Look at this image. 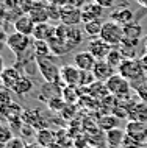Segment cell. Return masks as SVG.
<instances>
[{
	"mask_svg": "<svg viewBox=\"0 0 147 148\" xmlns=\"http://www.w3.org/2000/svg\"><path fill=\"white\" fill-rule=\"evenodd\" d=\"M35 28H36V22H35L27 13L21 14L14 21V31H17V33H21V34H25V36L33 38Z\"/></svg>",
	"mask_w": 147,
	"mask_h": 148,
	"instance_id": "15",
	"label": "cell"
},
{
	"mask_svg": "<svg viewBox=\"0 0 147 148\" xmlns=\"http://www.w3.org/2000/svg\"><path fill=\"white\" fill-rule=\"evenodd\" d=\"M49 47H50V51H52V56H63L67 51H70V47L67 45L63 39H59L58 36H53V38L50 39Z\"/></svg>",
	"mask_w": 147,
	"mask_h": 148,
	"instance_id": "26",
	"label": "cell"
},
{
	"mask_svg": "<svg viewBox=\"0 0 147 148\" xmlns=\"http://www.w3.org/2000/svg\"><path fill=\"white\" fill-rule=\"evenodd\" d=\"M92 2H96L97 5H100V6L105 8V10H108V8H113L116 5L117 0H92Z\"/></svg>",
	"mask_w": 147,
	"mask_h": 148,
	"instance_id": "37",
	"label": "cell"
},
{
	"mask_svg": "<svg viewBox=\"0 0 147 148\" xmlns=\"http://www.w3.org/2000/svg\"><path fill=\"white\" fill-rule=\"evenodd\" d=\"M88 148H97V147H88Z\"/></svg>",
	"mask_w": 147,
	"mask_h": 148,
	"instance_id": "46",
	"label": "cell"
},
{
	"mask_svg": "<svg viewBox=\"0 0 147 148\" xmlns=\"http://www.w3.org/2000/svg\"><path fill=\"white\" fill-rule=\"evenodd\" d=\"M22 112L23 109L14 101L0 105V117L5 119L11 126H14L16 122H22Z\"/></svg>",
	"mask_w": 147,
	"mask_h": 148,
	"instance_id": "8",
	"label": "cell"
},
{
	"mask_svg": "<svg viewBox=\"0 0 147 148\" xmlns=\"http://www.w3.org/2000/svg\"><path fill=\"white\" fill-rule=\"evenodd\" d=\"M13 137H14L13 130L10 126L3 125V123H0V143H8Z\"/></svg>",
	"mask_w": 147,
	"mask_h": 148,
	"instance_id": "34",
	"label": "cell"
},
{
	"mask_svg": "<svg viewBox=\"0 0 147 148\" xmlns=\"http://www.w3.org/2000/svg\"><path fill=\"white\" fill-rule=\"evenodd\" d=\"M72 147L74 148H88L89 147V139H88V136H86V133H80V134L75 136L74 140H72Z\"/></svg>",
	"mask_w": 147,
	"mask_h": 148,
	"instance_id": "33",
	"label": "cell"
},
{
	"mask_svg": "<svg viewBox=\"0 0 147 148\" xmlns=\"http://www.w3.org/2000/svg\"><path fill=\"white\" fill-rule=\"evenodd\" d=\"M33 53H35V58H39V56H52L49 42L35 41V44H33Z\"/></svg>",
	"mask_w": 147,
	"mask_h": 148,
	"instance_id": "31",
	"label": "cell"
},
{
	"mask_svg": "<svg viewBox=\"0 0 147 148\" xmlns=\"http://www.w3.org/2000/svg\"><path fill=\"white\" fill-rule=\"evenodd\" d=\"M31 2H44V0H31Z\"/></svg>",
	"mask_w": 147,
	"mask_h": 148,
	"instance_id": "45",
	"label": "cell"
},
{
	"mask_svg": "<svg viewBox=\"0 0 147 148\" xmlns=\"http://www.w3.org/2000/svg\"><path fill=\"white\" fill-rule=\"evenodd\" d=\"M117 73L121 75V77H124L125 79H128L130 83H138L146 77V72L142 70L138 58L124 59V61L121 62V66H119V69H117Z\"/></svg>",
	"mask_w": 147,
	"mask_h": 148,
	"instance_id": "2",
	"label": "cell"
},
{
	"mask_svg": "<svg viewBox=\"0 0 147 148\" xmlns=\"http://www.w3.org/2000/svg\"><path fill=\"white\" fill-rule=\"evenodd\" d=\"M141 44H142V49H144V51H147V34L144 36V38H142Z\"/></svg>",
	"mask_w": 147,
	"mask_h": 148,
	"instance_id": "41",
	"label": "cell"
},
{
	"mask_svg": "<svg viewBox=\"0 0 147 148\" xmlns=\"http://www.w3.org/2000/svg\"><path fill=\"white\" fill-rule=\"evenodd\" d=\"M8 148H25L27 147V142L25 139H22L21 136H17V137H13L10 142L6 143Z\"/></svg>",
	"mask_w": 147,
	"mask_h": 148,
	"instance_id": "36",
	"label": "cell"
},
{
	"mask_svg": "<svg viewBox=\"0 0 147 148\" xmlns=\"http://www.w3.org/2000/svg\"><path fill=\"white\" fill-rule=\"evenodd\" d=\"M66 106H67V103L64 101V98L61 97V94L52 97L49 101H47V108H49L52 112H63Z\"/></svg>",
	"mask_w": 147,
	"mask_h": 148,
	"instance_id": "30",
	"label": "cell"
},
{
	"mask_svg": "<svg viewBox=\"0 0 147 148\" xmlns=\"http://www.w3.org/2000/svg\"><path fill=\"white\" fill-rule=\"evenodd\" d=\"M136 2L139 3L142 8H146V10H147V0H136Z\"/></svg>",
	"mask_w": 147,
	"mask_h": 148,
	"instance_id": "44",
	"label": "cell"
},
{
	"mask_svg": "<svg viewBox=\"0 0 147 148\" xmlns=\"http://www.w3.org/2000/svg\"><path fill=\"white\" fill-rule=\"evenodd\" d=\"M25 148H42L39 143H36V142H30V143H27V147Z\"/></svg>",
	"mask_w": 147,
	"mask_h": 148,
	"instance_id": "40",
	"label": "cell"
},
{
	"mask_svg": "<svg viewBox=\"0 0 147 148\" xmlns=\"http://www.w3.org/2000/svg\"><path fill=\"white\" fill-rule=\"evenodd\" d=\"M138 61H139L141 64V67H142V70L147 73V51H144V53L141 55V56H138Z\"/></svg>",
	"mask_w": 147,
	"mask_h": 148,
	"instance_id": "39",
	"label": "cell"
},
{
	"mask_svg": "<svg viewBox=\"0 0 147 148\" xmlns=\"http://www.w3.org/2000/svg\"><path fill=\"white\" fill-rule=\"evenodd\" d=\"M22 122L27 123V125L33 126L35 130H42V128H49L47 126V120L42 115V112L39 109H23L22 112Z\"/></svg>",
	"mask_w": 147,
	"mask_h": 148,
	"instance_id": "9",
	"label": "cell"
},
{
	"mask_svg": "<svg viewBox=\"0 0 147 148\" xmlns=\"http://www.w3.org/2000/svg\"><path fill=\"white\" fill-rule=\"evenodd\" d=\"M46 2L50 3V5H55V6L63 8V6L69 5V3H72V0H46Z\"/></svg>",
	"mask_w": 147,
	"mask_h": 148,
	"instance_id": "38",
	"label": "cell"
},
{
	"mask_svg": "<svg viewBox=\"0 0 147 148\" xmlns=\"http://www.w3.org/2000/svg\"><path fill=\"white\" fill-rule=\"evenodd\" d=\"M27 14H28L36 23L50 22V17H49V3H47L46 0H44V2H33Z\"/></svg>",
	"mask_w": 147,
	"mask_h": 148,
	"instance_id": "12",
	"label": "cell"
},
{
	"mask_svg": "<svg viewBox=\"0 0 147 148\" xmlns=\"http://www.w3.org/2000/svg\"><path fill=\"white\" fill-rule=\"evenodd\" d=\"M6 47L13 51L19 59L23 58V55L28 51V49H33V47H31V38L30 36L21 34V33H17V31H14V33L6 36Z\"/></svg>",
	"mask_w": 147,
	"mask_h": 148,
	"instance_id": "4",
	"label": "cell"
},
{
	"mask_svg": "<svg viewBox=\"0 0 147 148\" xmlns=\"http://www.w3.org/2000/svg\"><path fill=\"white\" fill-rule=\"evenodd\" d=\"M81 31H83V28H78V25L77 27H67V25H63V23H58L55 36H58L59 39H63V41L70 47V50H72L83 41Z\"/></svg>",
	"mask_w": 147,
	"mask_h": 148,
	"instance_id": "7",
	"label": "cell"
},
{
	"mask_svg": "<svg viewBox=\"0 0 147 148\" xmlns=\"http://www.w3.org/2000/svg\"><path fill=\"white\" fill-rule=\"evenodd\" d=\"M99 128L103 131V133H108L111 130H116L119 125V117L114 114H103L100 119H99Z\"/></svg>",
	"mask_w": 147,
	"mask_h": 148,
	"instance_id": "27",
	"label": "cell"
},
{
	"mask_svg": "<svg viewBox=\"0 0 147 148\" xmlns=\"http://www.w3.org/2000/svg\"><path fill=\"white\" fill-rule=\"evenodd\" d=\"M57 33V25L50 22H41V23H36V28L33 31V39L35 41H44V42H49L52 38Z\"/></svg>",
	"mask_w": 147,
	"mask_h": 148,
	"instance_id": "19",
	"label": "cell"
},
{
	"mask_svg": "<svg viewBox=\"0 0 147 148\" xmlns=\"http://www.w3.org/2000/svg\"><path fill=\"white\" fill-rule=\"evenodd\" d=\"M106 62L110 64L111 67H114V69H119V66H121V62L124 61V56L121 55V51H119L116 47H113V50L110 51V55L106 56V59H105Z\"/></svg>",
	"mask_w": 147,
	"mask_h": 148,
	"instance_id": "32",
	"label": "cell"
},
{
	"mask_svg": "<svg viewBox=\"0 0 147 148\" xmlns=\"http://www.w3.org/2000/svg\"><path fill=\"white\" fill-rule=\"evenodd\" d=\"M144 148H147V143H146V145H144Z\"/></svg>",
	"mask_w": 147,
	"mask_h": 148,
	"instance_id": "48",
	"label": "cell"
},
{
	"mask_svg": "<svg viewBox=\"0 0 147 148\" xmlns=\"http://www.w3.org/2000/svg\"><path fill=\"white\" fill-rule=\"evenodd\" d=\"M133 19H135L133 10L130 6H127V5L121 6V8H116V10H113V11H111V14H110V21L117 22L119 25H122V27L132 23Z\"/></svg>",
	"mask_w": 147,
	"mask_h": 148,
	"instance_id": "18",
	"label": "cell"
},
{
	"mask_svg": "<svg viewBox=\"0 0 147 148\" xmlns=\"http://www.w3.org/2000/svg\"><path fill=\"white\" fill-rule=\"evenodd\" d=\"M91 73H92V77H94L96 81L106 83L114 73H116V69H114V67H111L110 64L105 61V59H100V61L96 62V66H94V69H92Z\"/></svg>",
	"mask_w": 147,
	"mask_h": 148,
	"instance_id": "14",
	"label": "cell"
},
{
	"mask_svg": "<svg viewBox=\"0 0 147 148\" xmlns=\"http://www.w3.org/2000/svg\"><path fill=\"white\" fill-rule=\"evenodd\" d=\"M99 38L103 39L106 44H110L111 47H117L122 42V39H124V28H122V25H119L114 21H106L103 22Z\"/></svg>",
	"mask_w": 147,
	"mask_h": 148,
	"instance_id": "3",
	"label": "cell"
},
{
	"mask_svg": "<svg viewBox=\"0 0 147 148\" xmlns=\"http://www.w3.org/2000/svg\"><path fill=\"white\" fill-rule=\"evenodd\" d=\"M124 28V39L127 41H135V42H141V34H142V27L138 22H132L128 25L122 27Z\"/></svg>",
	"mask_w": 147,
	"mask_h": 148,
	"instance_id": "25",
	"label": "cell"
},
{
	"mask_svg": "<svg viewBox=\"0 0 147 148\" xmlns=\"http://www.w3.org/2000/svg\"><path fill=\"white\" fill-rule=\"evenodd\" d=\"M47 148H67V147H64V145H59V143L55 142V143H52V145H50V147H47Z\"/></svg>",
	"mask_w": 147,
	"mask_h": 148,
	"instance_id": "42",
	"label": "cell"
},
{
	"mask_svg": "<svg viewBox=\"0 0 147 148\" xmlns=\"http://www.w3.org/2000/svg\"><path fill=\"white\" fill-rule=\"evenodd\" d=\"M97 59L92 56V53L88 50L85 51H78L74 56V66L78 67L81 72H92L94 66H96Z\"/></svg>",
	"mask_w": 147,
	"mask_h": 148,
	"instance_id": "17",
	"label": "cell"
},
{
	"mask_svg": "<svg viewBox=\"0 0 147 148\" xmlns=\"http://www.w3.org/2000/svg\"><path fill=\"white\" fill-rule=\"evenodd\" d=\"M146 143H142L136 139L130 137V136L125 134V139H124V143H122V148H144Z\"/></svg>",
	"mask_w": 147,
	"mask_h": 148,
	"instance_id": "35",
	"label": "cell"
},
{
	"mask_svg": "<svg viewBox=\"0 0 147 148\" xmlns=\"http://www.w3.org/2000/svg\"><path fill=\"white\" fill-rule=\"evenodd\" d=\"M111 50H113V47H111L110 44H106L100 38H92V39H89V42H88V51L92 53V56L96 58L97 61L106 59V56L110 55Z\"/></svg>",
	"mask_w": 147,
	"mask_h": 148,
	"instance_id": "10",
	"label": "cell"
},
{
	"mask_svg": "<svg viewBox=\"0 0 147 148\" xmlns=\"http://www.w3.org/2000/svg\"><path fill=\"white\" fill-rule=\"evenodd\" d=\"M127 122L147 123V103H144V101H133L132 105L128 106Z\"/></svg>",
	"mask_w": 147,
	"mask_h": 148,
	"instance_id": "13",
	"label": "cell"
},
{
	"mask_svg": "<svg viewBox=\"0 0 147 148\" xmlns=\"http://www.w3.org/2000/svg\"><path fill=\"white\" fill-rule=\"evenodd\" d=\"M35 61H36L38 70L46 83L59 84V67L55 64L53 56H39V58H35Z\"/></svg>",
	"mask_w": 147,
	"mask_h": 148,
	"instance_id": "1",
	"label": "cell"
},
{
	"mask_svg": "<svg viewBox=\"0 0 147 148\" xmlns=\"http://www.w3.org/2000/svg\"><path fill=\"white\" fill-rule=\"evenodd\" d=\"M21 77H22V72L16 66H13V67H5L3 73L0 75V79H2L3 86H5L6 89L13 90V87L16 86V83L21 79Z\"/></svg>",
	"mask_w": 147,
	"mask_h": 148,
	"instance_id": "20",
	"label": "cell"
},
{
	"mask_svg": "<svg viewBox=\"0 0 147 148\" xmlns=\"http://www.w3.org/2000/svg\"><path fill=\"white\" fill-rule=\"evenodd\" d=\"M102 25H103V21H89V22H83V33L86 36H89V39L92 38H99L102 31Z\"/></svg>",
	"mask_w": 147,
	"mask_h": 148,
	"instance_id": "28",
	"label": "cell"
},
{
	"mask_svg": "<svg viewBox=\"0 0 147 148\" xmlns=\"http://www.w3.org/2000/svg\"><path fill=\"white\" fill-rule=\"evenodd\" d=\"M141 42H135V41H127L122 39V42L119 44L116 49L121 51V55L124 56V59H135L136 58V49Z\"/></svg>",
	"mask_w": 147,
	"mask_h": 148,
	"instance_id": "24",
	"label": "cell"
},
{
	"mask_svg": "<svg viewBox=\"0 0 147 148\" xmlns=\"http://www.w3.org/2000/svg\"><path fill=\"white\" fill-rule=\"evenodd\" d=\"M61 97L64 98L67 105H77V101L80 100V92L78 87L75 86H64L61 89Z\"/></svg>",
	"mask_w": 147,
	"mask_h": 148,
	"instance_id": "29",
	"label": "cell"
},
{
	"mask_svg": "<svg viewBox=\"0 0 147 148\" xmlns=\"http://www.w3.org/2000/svg\"><path fill=\"white\" fill-rule=\"evenodd\" d=\"M3 70H5V64H3V58L0 56V75L3 73Z\"/></svg>",
	"mask_w": 147,
	"mask_h": 148,
	"instance_id": "43",
	"label": "cell"
},
{
	"mask_svg": "<svg viewBox=\"0 0 147 148\" xmlns=\"http://www.w3.org/2000/svg\"><path fill=\"white\" fill-rule=\"evenodd\" d=\"M103 16H105V8L97 5L96 2L85 3V5L81 6V19H83V22L103 21Z\"/></svg>",
	"mask_w": 147,
	"mask_h": 148,
	"instance_id": "11",
	"label": "cell"
},
{
	"mask_svg": "<svg viewBox=\"0 0 147 148\" xmlns=\"http://www.w3.org/2000/svg\"><path fill=\"white\" fill-rule=\"evenodd\" d=\"M78 2H85V0H78Z\"/></svg>",
	"mask_w": 147,
	"mask_h": 148,
	"instance_id": "47",
	"label": "cell"
},
{
	"mask_svg": "<svg viewBox=\"0 0 147 148\" xmlns=\"http://www.w3.org/2000/svg\"><path fill=\"white\" fill-rule=\"evenodd\" d=\"M33 87H35V84H33V79L31 78H28V77H25V75H22L21 77V79H19L17 83H16V86L13 87V92L17 97H25V95H28L31 90H33Z\"/></svg>",
	"mask_w": 147,
	"mask_h": 148,
	"instance_id": "23",
	"label": "cell"
},
{
	"mask_svg": "<svg viewBox=\"0 0 147 148\" xmlns=\"http://www.w3.org/2000/svg\"><path fill=\"white\" fill-rule=\"evenodd\" d=\"M125 134L136 139L142 143H147V123L142 122H127Z\"/></svg>",
	"mask_w": 147,
	"mask_h": 148,
	"instance_id": "16",
	"label": "cell"
},
{
	"mask_svg": "<svg viewBox=\"0 0 147 148\" xmlns=\"http://www.w3.org/2000/svg\"><path fill=\"white\" fill-rule=\"evenodd\" d=\"M125 139V130L116 128L105 133V140H106V148H122Z\"/></svg>",
	"mask_w": 147,
	"mask_h": 148,
	"instance_id": "21",
	"label": "cell"
},
{
	"mask_svg": "<svg viewBox=\"0 0 147 148\" xmlns=\"http://www.w3.org/2000/svg\"><path fill=\"white\" fill-rule=\"evenodd\" d=\"M106 89H108V94L113 95L116 98H125L128 97V94L132 92V86H130V81L125 79L124 77H121L119 73H114L108 81L105 83Z\"/></svg>",
	"mask_w": 147,
	"mask_h": 148,
	"instance_id": "6",
	"label": "cell"
},
{
	"mask_svg": "<svg viewBox=\"0 0 147 148\" xmlns=\"http://www.w3.org/2000/svg\"><path fill=\"white\" fill-rule=\"evenodd\" d=\"M81 3L78 0H72V3L63 6L61 8V16H59V23L67 27H77L80 22H83L81 19Z\"/></svg>",
	"mask_w": 147,
	"mask_h": 148,
	"instance_id": "5",
	"label": "cell"
},
{
	"mask_svg": "<svg viewBox=\"0 0 147 148\" xmlns=\"http://www.w3.org/2000/svg\"><path fill=\"white\" fill-rule=\"evenodd\" d=\"M35 142L39 143L42 148L50 147L52 143L57 142V131L50 130V128H42V130L36 131V137H35Z\"/></svg>",
	"mask_w": 147,
	"mask_h": 148,
	"instance_id": "22",
	"label": "cell"
}]
</instances>
